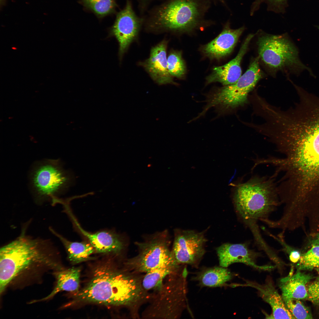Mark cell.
<instances>
[{
  "mask_svg": "<svg viewBox=\"0 0 319 319\" xmlns=\"http://www.w3.org/2000/svg\"><path fill=\"white\" fill-rule=\"evenodd\" d=\"M282 151H292L284 165L319 170V102L302 105L285 118L281 128Z\"/></svg>",
  "mask_w": 319,
  "mask_h": 319,
  "instance_id": "cell-1",
  "label": "cell"
},
{
  "mask_svg": "<svg viewBox=\"0 0 319 319\" xmlns=\"http://www.w3.org/2000/svg\"><path fill=\"white\" fill-rule=\"evenodd\" d=\"M275 177L254 176L245 182L233 184L236 209L250 230L257 221L268 218L281 203Z\"/></svg>",
  "mask_w": 319,
  "mask_h": 319,
  "instance_id": "cell-2",
  "label": "cell"
},
{
  "mask_svg": "<svg viewBox=\"0 0 319 319\" xmlns=\"http://www.w3.org/2000/svg\"><path fill=\"white\" fill-rule=\"evenodd\" d=\"M48 245L24 233L0 250V294L21 271L31 265L48 261Z\"/></svg>",
  "mask_w": 319,
  "mask_h": 319,
  "instance_id": "cell-3",
  "label": "cell"
},
{
  "mask_svg": "<svg viewBox=\"0 0 319 319\" xmlns=\"http://www.w3.org/2000/svg\"><path fill=\"white\" fill-rule=\"evenodd\" d=\"M259 56L252 61L246 71L233 84L224 86L210 93L206 97L204 110L211 108L220 113H224L243 106L248 102L249 92L262 78L259 65Z\"/></svg>",
  "mask_w": 319,
  "mask_h": 319,
  "instance_id": "cell-4",
  "label": "cell"
},
{
  "mask_svg": "<svg viewBox=\"0 0 319 319\" xmlns=\"http://www.w3.org/2000/svg\"><path fill=\"white\" fill-rule=\"evenodd\" d=\"M257 44L259 58L269 67L287 69L297 74L307 70L314 76L311 69L300 61L297 48L286 36L263 35L259 37Z\"/></svg>",
  "mask_w": 319,
  "mask_h": 319,
  "instance_id": "cell-5",
  "label": "cell"
},
{
  "mask_svg": "<svg viewBox=\"0 0 319 319\" xmlns=\"http://www.w3.org/2000/svg\"><path fill=\"white\" fill-rule=\"evenodd\" d=\"M187 271L167 276L162 285L155 290L151 302L143 314L148 318H174L179 315L185 300V279Z\"/></svg>",
  "mask_w": 319,
  "mask_h": 319,
  "instance_id": "cell-6",
  "label": "cell"
},
{
  "mask_svg": "<svg viewBox=\"0 0 319 319\" xmlns=\"http://www.w3.org/2000/svg\"><path fill=\"white\" fill-rule=\"evenodd\" d=\"M166 232L155 235L147 241L137 242L139 254L126 260V269L139 274L148 272L164 264L176 261L169 248Z\"/></svg>",
  "mask_w": 319,
  "mask_h": 319,
  "instance_id": "cell-7",
  "label": "cell"
},
{
  "mask_svg": "<svg viewBox=\"0 0 319 319\" xmlns=\"http://www.w3.org/2000/svg\"><path fill=\"white\" fill-rule=\"evenodd\" d=\"M71 177L64 170L58 160H48L39 163L31 176V186L40 198L55 196L66 191L71 182Z\"/></svg>",
  "mask_w": 319,
  "mask_h": 319,
  "instance_id": "cell-8",
  "label": "cell"
},
{
  "mask_svg": "<svg viewBox=\"0 0 319 319\" xmlns=\"http://www.w3.org/2000/svg\"><path fill=\"white\" fill-rule=\"evenodd\" d=\"M196 5L189 0H172L160 6L153 16L151 26L165 31L187 29L195 22Z\"/></svg>",
  "mask_w": 319,
  "mask_h": 319,
  "instance_id": "cell-9",
  "label": "cell"
},
{
  "mask_svg": "<svg viewBox=\"0 0 319 319\" xmlns=\"http://www.w3.org/2000/svg\"><path fill=\"white\" fill-rule=\"evenodd\" d=\"M206 240L203 234L192 230L176 232L172 250L174 257L179 264L194 265L205 253Z\"/></svg>",
  "mask_w": 319,
  "mask_h": 319,
  "instance_id": "cell-10",
  "label": "cell"
},
{
  "mask_svg": "<svg viewBox=\"0 0 319 319\" xmlns=\"http://www.w3.org/2000/svg\"><path fill=\"white\" fill-rule=\"evenodd\" d=\"M141 24L131 3L127 0L125 7L118 14L110 30L111 34L116 38L118 43V54L120 60L130 45L137 38Z\"/></svg>",
  "mask_w": 319,
  "mask_h": 319,
  "instance_id": "cell-11",
  "label": "cell"
},
{
  "mask_svg": "<svg viewBox=\"0 0 319 319\" xmlns=\"http://www.w3.org/2000/svg\"><path fill=\"white\" fill-rule=\"evenodd\" d=\"M216 251L220 266L222 267L227 268L233 263H241L263 271H270L276 267L257 265L255 260L259 254L250 249L246 242L224 243L218 247Z\"/></svg>",
  "mask_w": 319,
  "mask_h": 319,
  "instance_id": "cell-12",
  "label": "cell"
},
{
  "mask_svg": "<svg viewBox=\"0 0 319 319\" xmlns=\"http://www.w3.org/2000/svg\"><path fill=\"white\" fill-rule=\"evenodd\" d=\"M167 40H163L152 47L149 58L140 63L152 79L159 85L177 84L167 69Z\"/></svg>",
  "mask_w": 319,
  "mask_h": 319,
  "instance_id": "cell-13",
  "label": "cell"
},
{
  "mask_svg": "<svg viewBox=\"0 0 319 319\" xmlns=\"http://www.w3.org/2000/svg\"><path fill=\"white\" fill-rule=\"evenodd\" d=\"M254 36V34H251L247 36L234 59L223 66L214 68L212 73L206 78L207 84L218 82L226 86L236 82L241 76V60Z\"/></svg>",
  "mask_w": 319,
  "mask_h": 319,
  "instance_id": "cell-14",
  "label": "cell"
},
{
  "mask_svg": "<svg viewBox=\"0 0 319 319\" xmlns=\"http://www.w3.org/2000/svg\"><path fill=\"white\" fill-rule=\"evenodd\" d=\"M239 286L250 287L256 289L260 296L271 306L272 316L275 319H295L286 307L282 296L278 293L272 281L267 280L263 284L246 281Z\"/></svg>",
  "mask_w": 319,
  "mask_h": 319,
  "instance_id": "cell-15",
  "label": "cell"
},
{
  "mask_svg": "<svg viewBox=\"0 0 319 319\" xmlns=\"http://www.w3.org/2000/svg\"><path fill=\"white\" fill-rule=\"evenodd\" d=\"M113 273L95 277L77 295L87 301L112 305L113 299Z\"/></svg>",
  "mask_w": 319,
  "mask_h": 319,
  "instance_id": "cell-16",
  "label": "cell"
},
{
  "mask_svg": "<svg viewBox=\"0 0 319 319\" xmlns=\"http://www.w3.org/2000/svg\"><path fill=\"white\" fill-rule=\"evenodd\" d=\"M244 30V27L233 30L226 28L215 39L204 45L203 52L211 59H219L230 54Z\"/></svg>",
  "mask_w": 319,
  "mask_h": 319,
  "instance_id": "cell-17",
  "label": "cell"
},
{
  "mask_svg": "<svg viewBox=\"0 0 319 319\" xmlns=\"http://www.w3.org/2000/svg\"><path fill=\"white\" fill-rule=\"evenodd\" d=\"M76 222L81 232L87 239L97 252L119 254L123 250L124 242L121 237L116 233L107 230L89 233L82 229Z\"/></svg>",
  "mask_w": 319,
  "mask_h": 319,
  "instance_id": "cell-18",
  "label": "cell"
},
{
  "mask_svg": "<svg viewBox=\"0 0 319 319\" xmlns=\"http://www.w3.org/2000/svg\"><path fill=\"white\" fill-rule=\"evenodd\" d=\"M312 278L310 274L300 271L281 279L279 285L283 298L307 299V286Z\"/></svg>",
  "mask_w": 319,
  "mask_h": 319,
  "instance_id": "cell-19",
  "label": "cell"
},
{
  "mask_svg": "<svg viewBox=\"0 0 319 319\" xmlns=\"http://www.w3.org/2000/svg\"><path fill=\"white\" fill-rule=\"evenodd\" d=\"M179 264L174 261L159 266L146 273L142 279V286L145 290H155L162 284L168 275L179 271Z\"/></svg>",
  "mask_w": 319,
  "mask_h": 319,
  "instance_id": "cell-20",
  "label": "cell"
},
{
  "mask_svg": "<svg viewBox=\"0 0 319 319\" xmlns=\"http://www.w3.org/2000/svg\"><path fill=\"white\" fill-rule=\"evenodd\" d=\"M56 285L51 293L39 301L45 300L54 296L62 291L76 292L79 289L80 271L78 268H72L55 274Z\"/></svg>",
  "mask_w": 319,
  "mask_h": 319,
  "instance_id": "cell-21",
  "label": "cell"
},
{
  "mask_svg": "<svg viewBox=\"0 0 319 319\" xmlns=\"http://www.w3.org/2000/svg\"><path fill=\"white\" fill-rule=\"evenodd\" d=\"M50 230L61 241L66 248L69 259L72 262L78 263L87 260L90 255L95 251L89 242H71L63 237L52 228H50Z\"/></svg>",
  "mask_w": 319,
  "mask_h": 319,
  "instance_id": "cell-22",
  "label": "cell"
},
{
  "mask_svg": "<svg viewBox=\"0 0 319 319\" xmlns=\"http://www.w3.org/2000/svg\"><path fill=\"white\" fill-rule=\"evenodd\" d=\"M232 277V273L228 269L220 266L203 270L198 274L196 279L202 286L217 287L225 284Z\"/></svg>",
  "mask_w": 319,
  "mask_h": 319,
  "instance_id": "cell-23",
  "label": "cell"
},
{
  "mask_svg": "<svg viewBox=\"0 0 319 319\" xmlns=\"http://www.w3.org/2000/svg\"><path fill=\"white\" fill-rule=\"evenodd\" d=\"M167 66L169 72L172 77L180 79L184 77L186 68L181 52L172 50L169 53L167 57Z\"/></svg>",
  "mask_w": 319,
  "mask_h": 319,
  "instance_id": "cell-24",
  "label": "cell"
},
{
  "mask_svg": "<svg viewBox=\"0 0 319 319\" xmlns=\"http://www.w3.org/2000/svg\"><path fill=\"white\" fill-rule=\"evenodd\" d=\"M84 6L100 17L113 12L116 4L115 0H82Z\"/></svg>",
  "mask_w": 319,
  "mask_h": 319,
  "instance_id": "cell-25",
  "label": "cell"
},
{
  "mask_svg": "<svg viewBox=\"0 0 319 319\" xmlns=\"http://www.w3.org/2000/svg\"><path fill=\"white\" fill-rule=\"evenodd\" d=\"M319 268V245H313L301 256L298 264L299 270H312Z\"/></svg>",
  "mask_w": 319,
  "mask_h": 319,
  "instance_id": "cell-26",
  "label": "cell"
},
{
  "mask_svg": "<svg viewBox=\"0 0 319 319\" xmlns=\"http://www.w3.org/2000/svg\"><path fill=\"white\" fill-rule=\"evenodd\" d=\"M285 304L295 318L312 319V316L309 310L300 300L283 298Z\"/></svg>",
  "mask_w": 319,
  "mask_h": 319,
  "instance_id": "cell-27",
  "label": "cell"
},
{
  "mask_svg": "<svg viewBox=\"0 0 319 319\" xmlns=\"http://www.w3.org/2000/svg\"><path fill=\"white\" fill-rule=\"evenodd\" d=\"M318 275L313 281L307 286L308 293L307 299L313 303L319 306V268L315 269Z\"/></svg>",
  "mask_w": 319,
  "mask_h": 319,
  "instance_id": "cell-28",
  "label": "cell"
},
{
  "mask_svg": "<svg viewBox=\"0 0 319 319\" xmlns=\"http://www.w3.org/2000/svg\"><path fill=\"white\" fill-rule=\"evenodd\" d=\"M263 2H267L269 9L276 12H281L283 11L286 5L287 0H256L253 4L251 12L253 13L257 9L259 4Z\"/></svg>",
  "mask_w": 319,
  "mask_h": 319,
  "instance_id": "cell-29",
  "label": "cell"
},
{
  "mask_svg": "<svg viewBox=\"0 0 319 319\" xmlns=\"http://www.w3.org/2000/svg\"><path fill=\"white\" fill-rule=\"evenodd\" d=\"M313 245H319V234L316 236L315 239L313 241Z\"/></svg>",
  "mask_w": 319,
  "mask_h": 319,
  "instance_id": "cell-30",
  "label": "cell"
}]
</instances>
